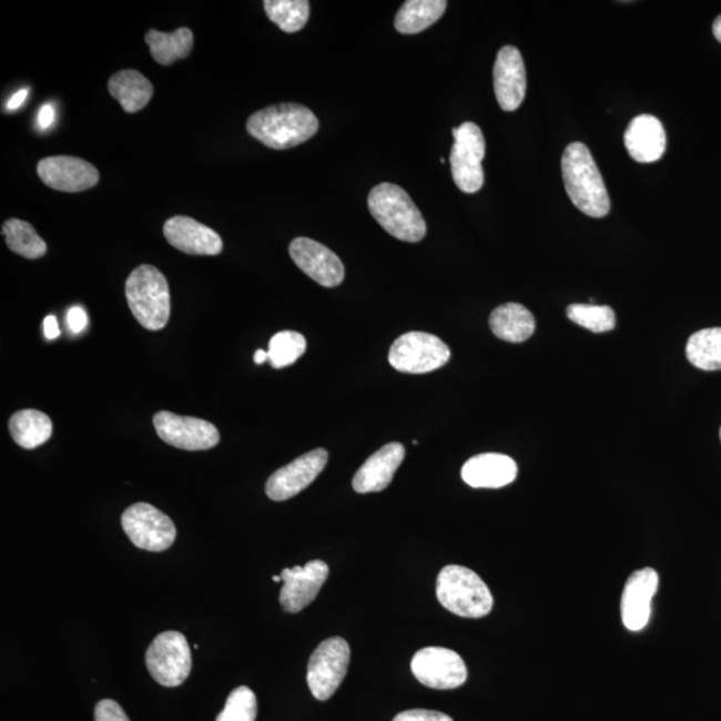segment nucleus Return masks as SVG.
<instances>
[{
    "mask_svg": "<svg viewBox=\"0 0 721 721\" xmlns=\"http://www.w3.org/2000/svg\"><path fill=\"white\" fill-rule=\"evenodd\" d=\"M495 94L504 111L521 106L527 93V71L521 52L515 45H505L498 51L494 68Z\"/></svg>",
    "mask_w": 721,
    "mask_h": 721,
    "instance_id": "obj_17",
    "label": "nucleus"
},
{
    "mask_svg": "<svg viewBox=\"0 0 721 721\" xmlns=\"http://www.w3.org/2000/svg\"><path fill=\"white\" fill-rule=\"evenodd\" d=\"M455 144L450 153V167L454 181L461 192L475 194L484 185L483 160L485 138L474 122H465L454 129Z\"/></svg>",
    "mask_w": 721,
    "mask_h": 721,
    "instance_id": "obj_8",
    "label": "nucleus"
},
{
    "mask_svg": "<svg viewBox=\"0 0 721 721\" xmlns=\"http://www.w3.org/2000/svg\"><path fill=\"white\" fill-rule=\"evenodd\" d=\"M94 719L95 721H130L122 707L110 699H104L97 704Z\"/></svg>",
    "mask_w": 721,
    "mask_h": 721,
    "instance_id": "obj_34",
    "label": "nucleus"
},
{
    "mask_svg": "<svg viewBox=\"0 0 721 721\" xmlns=\"http://www.w3.org/2000/svg\"><path fill=\"white\" fill-rule=\"evenodd\" d=\"M329 567L321 560L307 562L305 567L286 568L281 577L280 602L285 612L298 613L311 605L325 585Z\"/></svg>",
    "mask_w": 721,
    "mask_h": 721,
    "instance_id": "obj_14",
    "label": "nucleus"
},
{
    "mask_svg": "<svg viewBox=\"0 0 721 721\" xmlns=\"http://www.w3.org/2000/svg\"><path fill=\"white\" fill-rule=\"evenodd\" d=\"M288 253L301 271L317 284L325 287H336L343 284L345 267L343 262L317 241L299 237L292 241Z\"/></svg>",
    "mask_w": 721,
    "mask_h": 721,
    "instance_id": "obj_15",
    "label": "nucleus"
},
{
    "mask_svg": "<svg viewBox=\"0 0 721 721\" xmlns=\"http://www.w3.org/2000/svg\"><path fill=\"white\" fill-rule=\"evenodd\" d=\"M146 666L156 683L179 687L192 671V651L185 636L176 631L162 632L146 652Z\"/></svg>",
    "mask_w": 721,
    "mask_h": 721,
    "instance_id": "obj_7",
    "label": "nucleus"
},
{
    "mask_svg": "<svg viewBox=\"0 0 721 721\" xmlns=\"http://www.w3.org/2000/svg\"><path fill=\"white\" fill-rule=\"evenodd\" d=\"M268 360V354L265 351L258 349L254 354V363L257 365L265 364Z\"/></svg>",
    "mask_w": 721,
    "mask_h": 721,
    "instance_id": "obj_40",
    "label": "nucleus"
},
{
    "mask_svg": "<svg viewBox=\"0 0 721 721\" xmlns=\"http://www.w3.org/2000/svg\"><path fill=\"white\" fill-rule=\"evenodd\" d=\"M687 358L701 370H721V327L692 334L687 344Z\"/></svg>",
    "mask_w": 721,
    "mask_h": 721,
    "instance_id": "obj_28",
    "label": "nucleus"
},
{
    "mask_svg": "<svg viewBox=\"0 0 721 721\" xmlns=\"http://www.w3.org/2000/svg\"><path fill=\"white\" fill-rule=\"evenodd\" d=\"M368 206L378 224L393 237L412 244L425 238L424 216L403 187L393 183L373 187Z\"/></svg>",
    "mask_w": 721,
    "mask_h": 721,
    "instance_id": "obj_3",
    "label": "nucleus"
},
{
    "mask_svg": "<svg viewBox=\"0 0 721 721\" xmlns=\"http://www.w3.org/2000/svg\"><path fill=\"white\" fill-rule=\"evenodd\" d=\"M109 93L120 102L126 113L134 114L148 106L154 88L140 71L122 70L110 78Z\"/></svg>",
    "mask_w": 721,
    "mask_h": 721,
    "instance_id": "obj_24",
    "label": "nucleus"
},
{
    "mask_svg": "<svg viewBox=\"0 0 721 721\" xmlns=\"http://www.w3.org/2000/svg\"><path fill=\"white\" fill-rule=\"evenodd\" d=\"M29 89L19 90L18 93L11 97V100L8 102V110L16 111L22 106V104L28 100Z\"/></svg>",
    "mask_w": 721,
    "mask_h": 721,
    "instance_id": "obj_39",
    "label": "nucleus"
},
{
    "mask_svg": "<svg viewBox=\"0 0 721 721\" xmlns=\"http://www.w3.org/2000/svg\"><path fill=\"white\" fill-rule=\"evenodd\" d=\"M410 668L419 683L433 690H455L468 679L467 666L460 654L447 648L419 649Z\"/></svg>",
    "mask_w": 721,
    "mask_h": 721,
    "instance_id": "obj_11",
    "label": "nucleus"
},
{
    "mask_svg": "<svg viewBox=\"0 0 721 721\" xmlns=\"http://www.w3.org/2000/svg\"><path fill=\"white\" fill-rule=\"evenodd\" d=\"M54 122H55V109H54V106H52L51 103L43 104L41 110H39V114H38V126H39V129H41L42 131L48 130L49 128L52 126V123H54Z\"/></svg>",
    "mask_w": 721,
    "mask_h": 721,
    "instance_id": "obj_37",
    "label": "nucleus"
},
{
    "mask_svg": "<svg viewBox=\"0 0 721 721\" xmlns=\"http://www.w3.org/2000/svg\"><path fill=\"white\" fill-rule=\"evenodd\" d=\"M720 437H721V430H720Z\"/></svg>",
    "mask_w": 721,
    "mask_h": 721,
    "instance_id": "obj_43",
    "label": "nucleus"
},
{
    "mask_svg": "<svg viewBox=\"0 0 721 721\" xmlns=\"http://www.w3.org/2000/svg\"><path fill=\"white\" fill-rule=\"evenodd\" d=\"M436 593L444 608L461 618L480 619L494 608V596L481 577L461 566H448L441 570Z\"/></svg>",
    "mask_w": 721,
    "mask_h": 721,
    "instance_id": "obj_5",
    "label": "nucleus"
},
{
    "mask_svg": "<svg viewBox=\"0 0 721 721\" xmlns=\"http://www.w3.org/2000/svg\"><path fill=\"white\" fill-rule=\"evenodd\" d=\"M163 235L176 251L192 255H219L224 248L220 234L185 215L166 221Z\"/></svg>",
    "mask_w": 721,
    "mask_h": 721,
    "instance_id": "obj_19",
    "label": "nucleus"
},
{
    "mask_svg": "<svg viewBox=\"0 0 721 721\" xmlns=\"http://www.w3.org/2000/svg\"><path fill=\"white\" fill-rule=\"evenodd\" d=\"M257 708L254 692L242 686L229 694L224 711L220 712L215 721H255Z\"/></svg>",
    "mask_w": 721,
    "mask_h": 721,
    "instance_id": "obj_33",
    "label": "nucleus"
},
{
    "mask_svg": "<svg viewBox=\"0 0 721 721\" xmlns=\"http://www.w3.org/2000/svg\"><path fill=\"white\" fill-rule=\"evenodd\" d=\"M89 324V318L87 312L83 307L74 306L68 313V326L72 334H80Z\"/></svg>",
    "mask_w": 721,
    "mask_h": 721,
    "instance_id": "obj_36",
    "label": "nucleus"
},
{
    "mask_svg": "<svg viewBox=\"0 0 721 721\" xmlns=\"http://www.w3.org/2000/svg\"><path fill=\"white\" fill-rule=\"evenodd\" d=\"M154 428L162 441L183 450H209L219 445L220 431L205 419L159 412L153 418Z\"/></svg>",
    "mask_w": 721,
    "mask_h": 721,
    "instance_id": "obj_12",
    "label": "nucleus"
},
{
    "mask_svg": "<svg viewBox=\"0 0 721 721\" xmlns=\"http://www.w3.org/2000/svg\"><path fill=\"white\" fill-rule=\"evenodd\" d=\"M126 299L131 313L144 329L166 327L172 303L165 275L152 265H141L126 281Z\"/></svg>",
    "mask_w": 721,
    "mask_h": 721,
    "instance_id": "obj_4",
    "label": "nucleus"
},
{
    "mask_svg": "<svg viewBox=\"0 0 721 721\" xmlns=\"http://www.w3.org/2000/svg\"><path fill=\"white\" fill-rule=\"evenodd\" d=\"M273 581H275V582L282 581L281 575L280 576H273Z\"/></svg>",
    "mask_w": 721,
    "mask_h": 721,
    "instance_id": "obj_42",
    "label": "nucleus"
},
{
    "mask_svg": "<svg viewBox=\"0 0 721 721\" xmlns=\"http://www.w3.org/2000/svg\"><path fill=\"white\" fill-rule=\"evenodd\" d=\"M351 661V647L343 638L327 639L316 648L307 666V686L314 698L329 700L343 683Z\"/></svg>",
    "mask_w": 721,
    "mask_h": 721,
    "instance_id": "obj_9",
    "label": "nucleus"
},
{
    "mask_svg": "<svg viewBox=\"0 0 721 721\" xmlns=\"http://www.w3.org/2000/svg\"><path fill=\"white\" fill-rule=\"evenodd\" d=\"M122 528L136 548L163 552L173 546L176 528L169 516L146 502L131 505L122 515Z\"/></svg>",
    "mask_w": 721,
    "mask_h": 721,
    "instance_id": "obj_10",
    "label": "nucleus"
},
{
    "mask_svg": "<svg viewBox=\"0 0 721 721\" xmlns=\"http://www.w3.org/2000/svg\"><path fill=\"white\" fill-rule=\"evenodd\" d=\"M489 325L495 336L507 343L527 341L536 329L534 314L520 304H505L491 312Z\"/></svg>",
    "mask_w": 721,
    "mask_h": 721,
    "instance_id": "obj_23",
    "label": "nucleus"
},
{
    "mask_svg": "<svg viewBox=\"0 0 721 721\" xmlns=\"http://www.w3.org/2000/svg\"><path fill=\"white\" fill-rule=\"evenodd\" d=\"M658 589L659 575L652 568L636 570L628 577L621 598V619L629 631L638 632L647 627Z\"/></svg>",
    "mask_w": 721,
    "mask_h": 721,
    "instance_id": "obj_18",
    "label": "nucleus"
},
{
    "mask_svg": "<svg viewBox=\"0 0 721 721\" xmlns=\"http://www.w3.org/2000/svg\"><path fill=\"white\" fill-rule=\"evenodd\" d=\"M156 63L170 65L190 55L194 45L193 31L181 28L174 32L150 30L144 37Z\"/></svg>",
    "mask_w": 721,
    "mask_h": 721,
    "instance_id": "obj_26",
    "label": "nucleus"
},
{
    "mask_svg": "<svg viewBox=\"0 0 721 721\" xmlns=\"http://www.w3.org/2000/svg\"><path fill=\"white\" fill-rule=\"evenodd\" d=\"M629 155L639 163L657 162L667 148V135L657 116L642 114L633 118L624 135Z\"/></svg>",
    "mask_w": 721,
    "mask_h": 721,
    "instance_id": "obj_21",
    "label": "nucleus"
},
{
    "mask_svg": "<svg viewBox=\"0 0 721 721\" xmlns=\"http://www.w3.org/2000/svg\"><path fill=\"white\" fill-rule=\"evenodd\" d=\"M12 440L24 449H35L48 443L52 435V423L48 415L35 409L19 410L9 423Z\"/></svg>",
    "mask_w": 721,
    "mask_h": 721,
    "instance_id": "obj_25",
    "label": "nucleus"
},
{
    "mask_svg": "<svg viewBox=\"0 0 721 721\" xmlns=\"http://www.w3.org/2000/svg\"><path fill=\"white\" fill-rule=\"evenodd\" d=\"M567 316L576 325L593 333L611 332L616 326V314L609 306L573 304L568 306Z\"/></svg>",
    "mask_w": 721,
    "mask_h": 721,
    "instance_id": "obj_32",
    "label": "nucleus"
},
{
    "mask_svg": "<svg viewBox=\"0 0 721 721\" xmlns=\"http://www.w3.org/2000/svg\"><path fill=\"white\" fill-rule=\"evenodd\" d=\"M404 458L405 448L402 444H386L358 469L356 476L353 477V489L357 494L365 495L388 488Z\"/></svg>",
    "mask_w": 721,
    "mask_h": 721,
    "instance_id": "obj_20",
    "label": "nucleus"
},
{
    "mask_svg": "<svg viewBox=\"0 0 721 721\" xmlns=\"http://www.w3.org/2000/svg\"><path fill=\"white\" fill-rule=\"evenodd\" d=\"M447 6L444 0H408L397 12L395 28L405 35L418 34L435 24Z\"/></svg>",
    "mask_w": 721,
    "mask_h": 721,
    "instance_id": "obj_27",
    "label": "nucleus"
},
{
    "mask_svg": "<svg viewBox=\"0 0 721 721\" xmlns=\"http://www.w3.org/2000/svg\"><path fill=\"white\" fill-rule=\"evenodd\" d=\"M306 345L303 334L292 331L280 332L268 344V360L274 369L287 368L303 356Z\"/></svg>",
    "mask_w": 721,
    "mask_h": 721,
    "instance_id": "obj_31",
    "label": "nucleus"
},
{
    "mask_svg": "<svg viewBox=\"0 0 721 721\" xmlns=\"http://www.w3.org/2000/svg\"><path fill=\"white\" fill-rule=\"evenodd\" d=\"M248 134L274 150H286L309 141L319 123L311 109L298 103H280L257 111L246 123Z\"/></svg>",
    "mask_w": 721,
    "mask_h": 721,
    "instance_id": "obj_1",
    "label": "nucleus"
},
{
    "mask_svg": "<svg viewBox=\"0 0 721 721\" xmlns=\"http://www.w3.org/2000/svg\"><path fill=\"white\" fill-rule=\"evenodd\" d=\"M6 244L14 252L28 260H38L48 253V245L39 237L35 229L21 220L6 221L2 226Z\"/></svg>",
    "mask_w": 721,
    "mask_h": 721,
    "instance_id": "obj_29",
    "label": "nucleus"
},
{
    "mask_svg": "<svg viewBox=\"0 0 721 721\" xmlns=\"http://www.w3.org/2000/svg\"><path fill=\"white\" fill-rule=\"evenodd\" d=\"M37 172L45 186L64 193L84 192L100 182V173L91 163L69 155L42 160Z\"/></svg>",
    "mask_w": 721,
    "mask_h": 721,
    "instance_id": "obj_16",
    "label": "nucleus"
},
{
    "mask_svg": "<svg viewBox=\"0 0 721 721\" xmlns=\"http://www.w3.org/2000/svg\"><path fill=\"white\" fill-rule=\"evenodd\" d=\"M43 327L44 336L48 339H55L59 337V334H61V331H59L58 321L54 316L45 317Z\"/></svg>",
    "mask_w": 721,
    "mask_h": 721,
    "instance_id": "obj_38",
    "label": "nucleus"
},
{
    "mask_svg": "<svg viewBox=\"0 0 721 721\" xmlns=\"http://www.w3.org/2000/svg\"><path fill=\"white\" fill-rule=\"evenodd\" d=\"M393 721H454L448 714L428 711V710H410L398 713Z\"/></svg>",
    "mask_w": 721,
    "mask_h": 721,
    "instance_id": "obj_35",
    "label": "nucleus"
},
{
    "mask_svg": "<svg viewBox=\"0 0 721 721\" xmlns=\"http://www.w3.org/2000/svg\"><path fill=\"white\" fill-rule=\"evenodd\" d=\"M562 180L573 205L580 212L602 219L611 210L605 180L585 143H570L562 154Z\"/></svg>",
    "mask_w": 721,
    "mask_h": 721,
    "instance_id": "obj_2",
    "label": "nucleus"
},
{
    "mask_svg": "<svg viewBox=\"0 0 721 721\" xmlns=\"http://www.w3.org/2000/svg\"><path fill=\"white\" fill-rule=\"evenodd\" d=\"M329 455L323 448L303 455L286 467L274 471L266 483V495L273 501H286L316 480L326 467Z\"/></svg>",
    "mask_w": 721,
    "mask_h": 721,
    "instance_id": "obj_13",
    "label": "nucleus"
},
{
    "mask_svg": "<svg viewBox=\"0 0 721 721\" xmlns=\"http://www.w3.org/2000/svg\"><path fill=\"white\" fill-rule=\"evenodd\" d=\"M713 35L721 43V16L717 18V21L713 22Z\"/></svg>",
    "mask_w": 721,
    "mask_h": 721,
    "instance_id": "obj_41",
    "label": "nucleus"
},
{
    "mask_svg": "<svg viewBox=\"0 0 721 721\" xmlns=\"http://www.w3.org/2000/svg\"><path fill=\"white\" fill-rule=\"evenodd\" d=\"M517 464L509 456L483 454L464 464L461 477L471 488L497 489L516 480Z\"/></svg>",
    "mask_w": 721,
    "mask_h": 721,
    "instance_id": "obj_22",
    "label": "nucleus"
},
{
    "mask_svg": "<svg viewBox=\"0 0 721 721\" xmlns=\"http://www.w3.org/2000/svg\"><path fill=\"white\" fill-rule=\"evenodd\" d=\"M264 8L268 19L288 34L303 30L309 21L307 0H265Z\"/></svg>",
    "mask_w": 721,
    "mask_h": 721,
    "instance_id": "obj_30",
    "label": "nucleus"
},
{
    "mask_svg": "<svg viewBox=\"0 0 721 721\" xmlns=\"http://www.w3.org/2000/svg\"><path fill=\"white\" fill-rule=\"evenodd\" d=\"M447 344L433 334L410 332L398 337L389 351V364L398 372L423 375L448 364Z\"/></svg>",
    "mask_w": 721,
    "mask_h": 721,
    "instance_id": "obj_6",
    "label": "nucleus"
}]
</instances>
